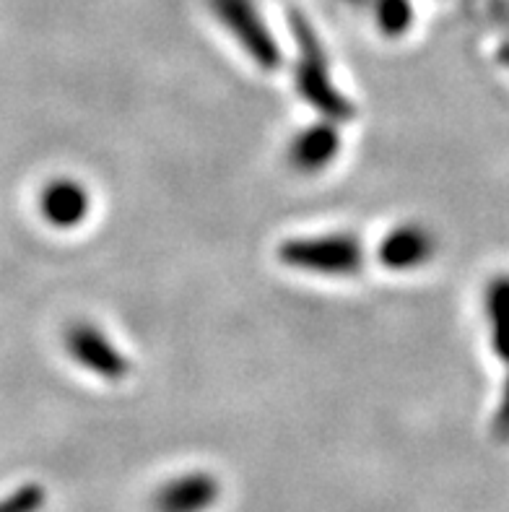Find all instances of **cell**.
Masks as SVG:
<instances>
[{
	"instance_id": "cell-3",
	"label": "cell",
	"mask_w": 509,
	"mask_h": 512,
	"mask_svg": "<svg viewBox=\"0 0 509 512\" xmlns=\"http://www.w3.org/2000/svg\"><path fill=\"white\" fill-rule=\"evenodd\" d=\"M216 19L237 39V45L250 55V60L263 71H278L284 63V52L268 32L260 11L252 0H211Z\"/></svg>"
},
{
	"instance_id": "cell-9",
	"label": "cell",
	"mask_w": 509,
	"mask_h": 512,
	"mask_svg": "<svg viewBox=\"0 0 509 512\" xmlns=\"http://www.w3.org/2000/svg\"><path fill=\"white\" fill-rule=\"evenodd\" d=\"M486 318H489L491 349L509 364V273L491 279L486 289Z\"/></svg>"
},
{
	"instance_id": "cell-1",
	"label": "cell",
	"mask_w": 509,
	"mask_h": 512,
	"mask_svg": "<svg viewBox=\"0 0 509 512\" xmlns=\"http://www.w3.org/2000/svg\"><path fill=\"white\" fill-rule=\"evenodd\" d=\"M291 32L297 37L299 47V63L294 81L302 99L317 110L328 123H348L356 115V107L343 97L341 91L330 81V65L315 29L302 13H291Z\"/></svg>"
},
{
	"instance_id": "cell-11",
	"label": "cell",
	"mask_w": 509,
	"mask_h": 512,
	"mask_svg": "<svg viewBox=\"0 0 509 512\" xmlns=\"http://www.w3.org/2000/svg\"><path fill=\"white\" fill-rule=\"evenodd\" d=\"M494 435L497 440H509V375L504 380L502 398H499L497 414H494Z\"/></svg>"
},
{
	"instance_id": "cell-2",
	"label": "cell",
	"mask_w": 509,
	"mask_h": 512,
	"mask_svg": "<svg viewBox=\"0 0 509 512\" xmlns=\"http://www.w3.org/2000/svg\"><path fill=\"white\" fill-rule=\"evenodd\" d=\"M278 260L289 268L317 276H356L364 268V245L354 234L294 237L278 247Z\"/></svg>"
},
{
	"instance_id": "cell-8",
	"label": "cell",
	"mask_w": 509,
	"mask_h": 512,
	"mask_svg": "<svg viewBox=\"0 0 509 512\" xmlns=\"http://www.w3.org/2000/svg\"><path fill=\"white\" fill-rule=\"evenodd\" d=\"M219 500V481L208 474H187L167 481L154 497L156 512H203Z\"/></svg>"
},
{
	"instance_id": "cell-10",
	"label": "cell",
	"mask_w": 509,
	"mask_h": 512,
	"mask_svg": "<svg viewBox=\"0 0 509 512\" xmlns=\"http://www.w3.org/2000/svg\"><path fill=\"white\" fill-rule=\"evenodd\" d=\"M377 24L387 37H400L413 21L411 0H377Z\"/></svg>"
},
{
	"instance_id": "cell-6",
	"label": "cell",
	"mask_w": 509,
	"mask_h": 512,
	"mask_svg": "<svg viewBox=\"0 0 509 512\" xmlns=\"http://www.w3.org/2000/svg\"><path fill=\"white\" fill-rule=\"evenodd\" d=\"M341 154V133L336 123H315L291 138L289 164L302 175H315L336 162Z\"/></svg>"
},
{
	"instance_id": "cell-5",
	"label": "cell",
	"mask_w": 509,
	"mask_h": 512,
	"mask_svg": "<svg viewBox=\"0 0 509 512\" xmlns=\"http://www.w3.org/2000/svg\"><path fill=\"white\" fill-rule=\"evenodd\" d=\"M434 253H437V240L429 229L421 224H403L385 234L377 258L390 271H413L429 263Z\"/></svg>"
},
{
	"instance_id": "cell-7",
	"label": "cell",
	"mask_w": 509,
	"mask_h": 512,
	"mask_svg": "<svg viewBox=\"0 0 509 512\" xmlns=\"http://www.w3.org/2000/svg\"><path fill=\"white\" fill-rule=\"evenodd\" d=\"M39 211L55 229H76L91 211L89 190L78 180H52L39 195Z\"/></svg>"
},
{
	"instance_id": "cell-4",
	"label": "cell",
	"mask_w": 509,
	"mask_h": 512,
	"mask_svg": "<svg viewBox=\"0 0 509 512\" xmlns=\"http://www.w3.org/2000/svg\"><path fill=\"white\" fill-rule=\"evenodd\" d=\"M65 351L91 375L117 383L130 372V362L110 338L91 323H73L65 331Z\"/></svg>"
}]
</instances>
